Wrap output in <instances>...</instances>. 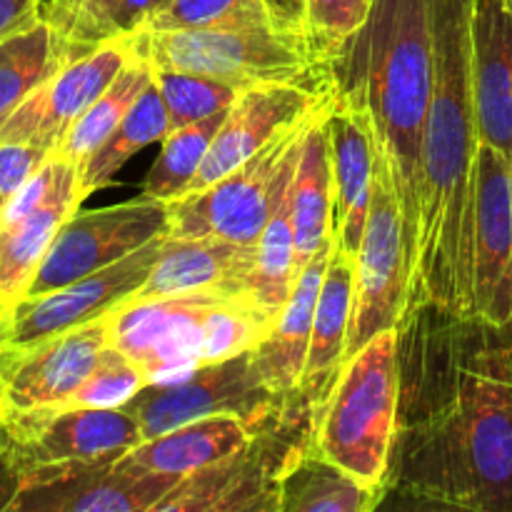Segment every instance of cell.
I'll return each mask as SVG.
<instances>
[{
    "mask_svg": "<svg viewBox=\"0 0 512 512\" xmlns=\"http://www.w3.org/2000/svg\"><path fill=\"white\" fill-rule=\"evenodd\" d=\"M258 263V245L225 238H168L148 280L128 300H153L185 293H248Z\"/></svg>",
    "mask_w": 512,
    "mask_h": 512,
    "instance_id": "cell-21",
    "label": "cell"
},
{
    "mask_svg": "<svg viewBox=\"0 0 512 512\" xmlns=\"http://www.w3.org/2000/svg\"><path fill=\"white\" fill-rule=\"evenodd\" d=\"M353 285L355 260H350L333 238L318 308H315L303 383H300V398L313 405L318 413L333 393L345 365V345H348L350 315H353Z\"/></svg>",
    "mask_w": 512,
    "mask_h": 512,
    "instance_id": "cell-23",
    "label": "cell"
},
{
    "mask_svg": "<svg viewBox=\"0 0 512 512\" xmlns=\"http://www.w3.org/2000/svg\"><path fill=\"white\" fill-rule=\"evenodd\" d=\"M510 333H512V325H510Z\"/></svg>",
    "mask_w": 512,
    "mask_h": 512,
    "instance_id": "cell-44",
    "label": "cell"
},
{
    "mask_svg": "<svg viewBox=\"0 0 512 512\" xmlns=\"http://www.w3.org/2000/svg\"><path fill=\"white\" fill-rule=\"evenodd\" d=\"M160 235H168V203L148 195L100 210H75L60 225L23 298L98 273Z\"/></svg>",
    "mask_w": 512,
    "mask_h": 512,
    "instance_id": "cell-10",
    "label": "cell"
},
{
    "mask_svg": "<svg viewBox=\"0 0 512 512\" xmlns=\"http://www.w3.org/2000/svg\"><path fill=\"white\" fill-rule=\"evenodd\" d=\"M228 25H275L265 0H168L155 10L138 30L168 33V30L228 28Z\"/></svg>",
    "mask_w": 512,
    "mask_h": 512,
    "instance_id": "cell-35",
    "label": "cell"
},
{
    "mask_svg": "<svg viewBox=\"0 0 512 512\" xmlns=\"http://www.w3.org/2000/svg\"><path fill=\"white\" fill-rule=\"evenodd\" d=\"M128 58V43L110 40L93 53L65 63L0 125V140H18L58 150L70 125L103 95Z\"/></svg>",
    "mask_w": 512,
    "mask_h": 512,
    "instance_id": "cell-19",
    "label": "cell"
},
{
    "mask_svg": "<svg viewBox=\"0 0 512 512\" xmlns=\"http://www.w3.org/2000/svg\"><path fill=\"white\" fill-rule=\"evenodd\" d=\"M380 498V490L360 483L313 448L285 475L278 512H373Z\"/></svg>",
    "mask_w": 512,
    "mask_h": 512,
    "instance_id": "cell-28",
    "label": "cell"
},
{
    "mask_svg": "<svg viewBox=\"0 0 512 512\" xmlns=\"http://www.w3.org/2000/svg\"><path fill=\"white\" fill-rule=\"evenodd\" d=\"M65 63L68 53L43 18L0 38V125Z\"/></svg>",
    "mask_w": 512,
    "mask_h": 512,
    "instance_id": "cell-30",
    "label": "cell"
},
{
    "mask_svg": "<svg viewBox=\"0 0 512 512\" xmlns=\"http://www.w3.org/2000/svg\"><path fill=\"white\" fill-rule=\"evenodd\" d=\"M148 68L150 78H153L155 88L160 90L165 108H168L170 130L225 113L240 95V90L233 88V85L205 78V75L150 63Z\"/></svg>",
    "mask_w": 512,
    "mask_h": 512,
    "instance_id": "cell-34",
    "label": "cell"
},
{
    "mask_svg": "<svg viewBox=\"0 0 512 512\" xmlns=\"http://www.w3.org/2000/svg\"><path fill=\"white\" fill-rule=\"evenodd\" d=\"M110 345L108 315L30 345L0 348L8 413L68 405Z\"/></svg>",
    "mask_w": 512,
    "mask_h": 512,
    "instance_id": "cell-15",
    "label": "cell"
},
{
    "mask_svg": "<svg viewBox=\"0 0 512 512\" xmlns=\"http://www.w3.org/2000/svg\"><path fill=\"white\" fill-rule=\"evenodd\" d=\"M398 400V330H385L345 360L318 413L315 450L383 495Z\"/></svg>",
    "mask_w": 512,
    "mask_h": 512,
    "instance_id": "cell-5",
    "label": "cell"
},
{
    "mask_svg": "<svg viewBox=\"0 0 512 512\" xmlns=\"http://www.w3.org/2000/svg\"><path fill=\"white\" fill-rule=\"evenodd\" d=\"M295 178V173H293ZM293 178L280 190V198L265 223L258 240V263L250 275L248 295L278 320L280 310L288 303L298 280L295 270V240H293Z\"/></svg>",
    "mask_w": 512,
    "mask_h": 512,
    "instance_id": "cell-31",
    "label": "cell"
},
{
    "mask_svg": "<svg viewBox=\"0 0 512 512\" xmlns=\"http://www.w3.org/2000/svg\"><path fill=\"white\" fill-rule=\"evenodd\" d=\"M330 178H333V238L350 260L358 258L373 198L375 140L358 110L333 98L328 115Z\"/></svg>",
    "mask_w": 512,
    "mask_h": 512,
    "instance_id": "cell-22",
    "label": "cell"
},
{
    "mask_svg": "<svg viewBox=\"0 0 512 512\" xmlns=\"http://www.w3.org/2000/svg\"><path fill=\"white\" fill-rule=\"evenodd\" d=\"M473 315L512 325V160L480 143L473 225Z\"/></svg>",
    "mask_w": 512,
    "mask_h": 512,
    "instance_id": "cell-17",
    "label": "cell"
},
{
    "mask_svg": "<svg viewBox=\"0 0 512 512\" xmlns=\"http://www.w3.org/2000/svg\"><path fill=\"white\" fill-rule=\"evenodd\" d=\"M53 153L55 150L35 143L0 140V198L8 200L10 195L18 193Z\"/></svg>",
    "mask_w": 512,
    "mask_h": 512,
    "instance_id": "cell-38",
    "label": "cell"
},
{
    "mask_svg": "<svg viewBox=\"0 0 512 512\" xmlns=\"http://www.w3.org/2000/svg\"><path fill=\"white\" fill-rule=\"evenodd\" d=\"M168 0H43L40 18L55 30L70 60L133 35Z\"/></svg>",
    "mask_w": 512,
    "mask_h": 512,
    "instance_id": "cell-27",
    "label": "cell"
},
{
    "mask_svg": "<svg viewBox=\"0 0 512 512\" xmlns=\"http://www.w3.org/2000/svg\"><path fill=\"white\" fill-rule=\"evenodd\" d=\"M398 430L380 508L512 512V333L423 303L398 325Z\"/></svg>",
    "mask_w": 512,
    "mask_h": 512,
    "instance_id": "cell-1",
    "label": "cell"
},
{
    "mask_svg": "<svg viewBox=\"0 0 512 512\" xmlns=\"http://www.w3.org/2000/svg\"><path fill=\"white\" fill-rule=\"evenodd\" d=\"M3 203H5V200H3V198H0V208H3Z\"/></svg>",
    "mask_w": 512,
    "mask_h": 512,
    "instance_id": "cell-43",
    "label": "cell"
},
{
    "mask_svg": "<svg viewBox=\"0 0 512 512\" xmlns=\"http://www.w3.org/2000/svg\"><path fill=\"white\" fill-rule=\"evenodd\" d=\"M225 298L233 295L185 293L125 300L108 313L110 345L143 368L148 385L180 378L200 365L203 320Z\"/></svg>",
    "mask_w": 512,
    "mask_h": 512,
    "instance_id": "cell-14",
    "label": "cell"
},
{
    "mask_svg": "<svg viewBox=\"0 0 512 512\" xmlns=\"http://www.w3.org/2000/svg\"><path fill=\"white\" fill-rule=\"evenodd\" d=\"M370 0H305V38L330 63L345 40L363 25Z\"/></svg>",
    "mask_w": 512,
    "mask_h": 512,
    "instance_id": "cell-37",
    "label": "cell"
},
{
    "mask_svg": "<svg viewBox=\"0 0 512 512\" xmlns=\"http://www.w3.org/2000/svg\"><path fill=\"white\" fill-rule=\"evenodd\" d=\"M255 430L230 415H213L143 440L123 455V463L143 473H163L185 478L218 463L250 440Z\"/></svg>",
    "mask_w": 512,
    "mask_h": 512,
    "instance_id": "cell-25",
    "label": "cell"
},
{
    "mask_svg": "<svg viewBox=\"0 0 512 512\" xmlns=\"http://www.w3.org/2000/svg\"><path fill=\"white\" fill-rule=\"evenodd\" d=\"M178 475L143 473L118 458L45 465L15 480L5 512H155Z\"/></svg>",
    "mask_w": 512,
    "mask_h": 512,
    "instance_id": "cell-11",
    "label": "cell"
},
{
    "mask_svg": "<svg viewBox=\"0 0 512 512\" xmlns=\"http://www.w3.org/2000/svg\"><path fill=\"white\" fill-rule=\"evenodd\" d=\"M83 203L80 168L53 153L0 208V298L23 300L60 225Z\"/></svg>",
    "mask_w": 512,
    "mask_h": 512,
    "instance_id": "cell-12",
    "label": "cell"
},
{
    "mask_svg": "<svg viewBox=\"0 0 512 512\" xmlns=\"http://www.w3.org/2000/svg\"><path fill=\"white\" fill-rule=\"evenodd\" d=\"M228 113V110H225ZM225 113L213 115V118L198 120V123L183 125V128H173L165 140L163 150H160L158 160L150 168L148 178L143 183V195L155 200H170L180 198L188 190L190 180L203 165L205 155H208L210 145H213L215 133H218L220 123H223Z\"/></svg>",
    "mask_w": 512,
    "mask_h": 512,
    "instance_id": "cell-33",
    "label": "cell"
},
{
    "mask_svg": "<svg viewBox=\"0 0 512 512\" xmlns=\"http://www.w3.org/2000/svg\"><path fill=\"white\" fill-rule=\"evenodd\" d=\"M408 243L398 190L383 155L375 150L373 198L363 245L355 258L353 315L345 360L385 330H398L408 303Z\"/></svg>",
    "mask_w": 512,
    "mask_h": 512,
    "instance_id": "cell-9",
    "label": "cell"
},
{
    "mask_svg": "<svg viewBox=\"0 0 512 512\" xmlns=\"http://www.w3.org/2000/svg\"><path fill=\"white\" fill-rule=\"evenodd\" d=\"M470 78L480 143L512 160V5L473 0Z\"/></svg>",
    "mask_w": 512,
    "mask_h": 512,
    "instance_id": "cell-20",
    "label": "cell"
},
{
    "mask_svg": "<svg viewBox=\"0 0 512 512\" xmlns=\"http://www.w3.org/2000/svg\"><path fill=\"white\" fill-rule=\"evenodd\" d=\"M148 385L143 368L120 353L118 348L108 345L100 355L98 365L85 380L83 388L70 398L68 405L78 408H123L138 390Z\"/></svg>",
    "mask_w": 512,
    "mask_h": 512,
    "instance_id": "cell-36",
    "label": "cell"
},
{
    "mask_svg": "<svg viewBox=\"0 0 512 512\" xmlns=\"http://www.w3.org/2000/svg\"><path fill=\"white\" fill-rule=\"evenodd\" d=\"M43 0H0V38L35 23Z\"/></svg>",
    "mask_w": 512,
    "mask_h": 512,
    "instance_id": "cell-39",
    "label": "cell"
},
{
    "mask_svg": "<svg viewBox=\"0 0 512 512\" xmlns=\"http://www.w3.org/2000/svg\"><path fill=\"white\" fill-rule=\"evenodd\" d=\"M470 10L473 0H433L435 85L420 150L418 245L405 313L433 303L473 315L480 135L470 78Z\"/></svg>",
    "mask_w": 512,
    "mask_h": 512,
    "instance_id": "cell-2",
    "label": "cell"
},
{
    "mask_svg": "<svg viewBox=\"0 0 512 512\" xmlns=\"http://www.w3.org/2000/svg\"><path fill=\"white\" fill-rule=\"evenodd\" d=\"M8 343H0V348H5ZM0 415H8V403H5V380L3 370H0Z\"/></svg>",
    "mask_w": 512,
    "mask_h": 512,
    "instance_id": "cell-42",
    "label": "cell"
},
{
    "mask_svg": "<svg viewBox=\"0 0 512 512\" xmlns=\"http://www.w3.org/2000/svg\"><path fill=\"white\" fill-rule=\"evenodd\" d=\"M265 8L278 28L293 30L305 38V0H265Z\"/></svg>",
    "mask_w": 512,
    "mask_h": 512,
    "instance_id": "cell-40",
    "label": "cell"
},
{
    "mask_svg": "<svg viewBox=\"0 0 512 512\" xmlns=\"http://www.w3.org/2000/svg\"><path fill=\"white\" fill-rule=\"evenodd\" d=\"M123 40L130 53L145 63L205 75L238 90L275 83H330V65L315 55L308 40L278 25H228L168 33L135 30Z\"/></svg>",
    "mask_w": 512,
    "mask_h": 512,
    "instance_id": "cell-4",
    "label": "cell"
},
{
    "mask_svg": "<svg viewBox=\"0 0 512 512\" xmlns=\"http://www.w3.org/2000/svg\"><path fill=\"white\" fill-rule=\"evenodd\" d=\"M290 400L293 398H283L265 383L253 350H248L220 363L198 365L175 380L145 385L123 410L138 420L143 438L148 440L213 415H230L243 420L248 428L260 430L283 413Z\"/></svg>",
    "mask_w": 512,
    "mask_h": 512,
    "instance_id": "cell-8",
    "label": "cell"
},
{
    "mask_svg": "<svg viewBox=\"0 0 512 512\" xmlns=\"http://www.w3.org/2000/svg\"><path fill=\"white\" fill-rule=\"evenodd\" d=\"M10 468L15 480L45 465L118 458L143 443V428L123 408H60L8 413Z\"/></svg>",
    "mask_w": 512,
    "mask_h": 512,
    "instance_id": "cell-13",
    "label": "cell"
},
{
    "mask_svg": "<svg viewBox=\"0 0 512 512\" xmlns=\"http://www.w3.org/2000/svg\"><path fill=\"white\" fill-rule=\"evenodd\" d=\"M10 448H13V440H10L8 418L0 415V510H5L15 490V475L13 468H10Z\"/></svg>",
    "mask_w": 512,
    "mask_h": 512,
    "instance_id": "cell-41",
    "label": "cell"
},
{
    "mask_svg": "<svg viewBox=\"0 0 512 512\" xmlns=\"http://www.w3.org/2000/svg\"><path fill=\"white\" fill-rule=\"evenodd\" d=\"M330 100L213 185L170 200L168 238H225L258 245L280 190L298 168L305 133Z\"/></svg>",
    "mask_w": 512,
    "mask_h": 512,
    "instance_id": "cell-7",
    "label": "cell"
},
{
    "mask_svg": "<svg viewBox=\"0 0 512 512\" xmlns=\"http://www.w3.org/2000/svg\"><path fill=\"white\" fill-rule=\"evenodd\" d=\"M165 235L150 240L143 248L130 253L128 258L108 265V268L90 273L75 283L63 285L50 293L23 298L13 305V323H10V343L20 345L38 343L48 335L78 328V325L98 320L118 308L120 303L138 293L140 285L148 280Z\"/></svg>",
    "mask_w": 512,
    "mask_h": 512,
    "instance_id": "cell-18",
    "label": "cell"
},
{
    "mask_svg": "<svg viewBox=\"0 0 512 512\" xmlns=\"http://www.w3.org/2000/svg\"><path fill=\"white\" fill-rule=\"evenodd\" d=\"M333 93V80L325 85L275 83L240 90L215 133L203 165L183 195L198 193L228 175L265 145L273 143L280 133L318 113Z\"/></svg>",
    "mask_w": 512,
    "mask_h": 512,
    "instance_id": "cell-16",
    "label": "cell"
},
{
    "mask_svg": "<svg viewBox=\"0 0 512 512\" xmlns=\"http://www.w3.org/2000/svg\"><path fill=\"white\" fill-rule=\"evenodd\" d=\"M150 83V68L145 60H140L138 55L130 53L128 63L123 65L118 75H115L113 83L103 90L98 100L70 125V130L65 133L63 143L58 145L55 153H60L63 158L73 160L75 165H83L105 140L110 138L115 128L120 125V120L125 118L133 103L138 100V95L143 93L145 85Z\"/></svg>",
    "mask_w": 512,
    "mask_h": 512,
    "instance_id": "cell-32",
    "label": "cell"
},
{
    "mask_svg": "<svg viewBox=\"0 0 512 512\" xmlns=\"http://www.w3.org/2000/svg\"><path fill=\"white\" fill-rule=\"evenodd\" d=\"M168 133V108H165L163 95L155 88L153 78H150V83L145 85L133 108L120 120L118 128L110 133V138L80 165V195H83V200L113 185L115 175L123 170V165L135 153H140V150L153 143H163Z\"/></svg>",
    "mask_w": 512,
    "mask_h": 512,
    "instance_id": "cell-29",
    "label": "cell"
},
{
    "mask_svg": "<svg viewBox=\"0 0 512 512\" xmlns=\"http://www.w3.org/2000/svg\"><path fill=\"white\" fill-rule=\"evenodd\" d=\"M330 245H333V238L300 270L293 293H290L285 308L280 310L273 330L253 350L255 365H258L263 380L283 398L300 395L310 335H313L315 308H318L320 288H323L325 268H328Z\"/></svg>",
    "mask_w": 512,
    "mask_h": 512,
    "instance_id": "cell-24",
    "label": "cell"
},
{
    "mask_svg": "<svg viewBox=\"0 0 512 512\" xmlns=\"http://www.w3.org/2000/svg\"><path fill=\"white\" fill-rule=\"evenodd\" d=\"M328 65L335 100L368 120L375 150L393 175L410 275L418 245L420 150L435 85L433 0H370L363 25Z\"/></svg>",
    "mask_w": 512,
    "mask_h": 512,
    "instance_id": "cell-3",
    "label": "cell"
},
{
    "mask_svg": "<svg viewBox=\"0 0 512 512\" xmlns=\"http://www.w3.org/2000/svg\"><path fill=\"white\" fill-rule=\"evenodd\" d=\"M328 108L313 120V125L305 133L298 168H295L293 190H290L295 270H298V275L333 238V178H330V148L328 128H325Z\"/></svg>",
    "mask_w": 512,
    "mask_h": 512,
    "instance_id": "cell-26",
    "label": "cell"
},
{
    "mask_svg": "<svg viewBox=\"0 0 512 512\" xmlns=\"http://www.w3.org/2000/svg\"><path fill=\"white\" fill-rule=\"evenodd\" d=\"M315 425L318 410L298 395L243 448L180 478L155 512H278L285 475L315 448Z\"/></svg>",
    "mask_w": 512,
    "mask_h": 512,
    "instance_id": "cell-6",
    "label": "cell"
},
{
    "mask_svg": "<svg viewBox=\"0 0 512 512\" xmlns=\"http://www.w3.org/2000/svg\"><path fill=\"white\" fill-rule=\"evenodd\" d=\"M510 5H512V0H510Z\"/></svg>",
    "mask_w": 512,
    "mask_h": 512,
    "instance_id": "cell-45",
    "label": "cell"
}]
</instances>
